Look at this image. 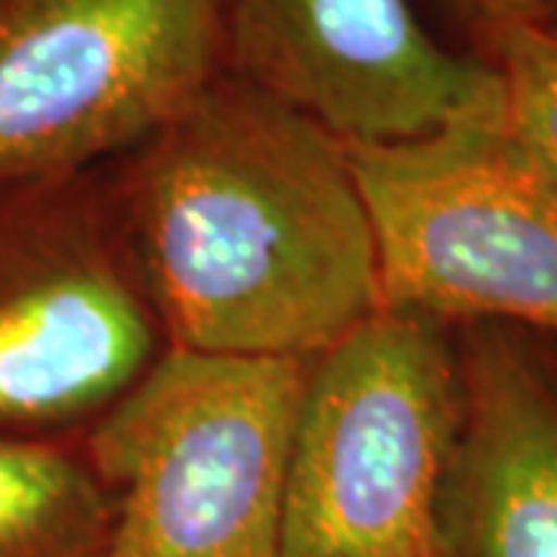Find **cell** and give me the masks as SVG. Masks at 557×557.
<instances>
[{
	"mask_svg": "<svg viewBox=\"0 0 557 557\" xmlns=\"http://www.w3.org/2000/svg\"><path fill=\"white\" fill-rule=\"evenodd\" d=\"M171 347L317 359L381 307L350 143L223 75L109 161Z\"/></svg>",
	"mask_w": 557,
	"mask_h": 557,
	"instance_id": "cell-1",
	"label": "cell"
},
{
	"mask_svg": "<svg viewBox=\"0 0 557 557\" xmlns=\"http://www.w3.org/2000/svg\"><path fill=\"white\" fill-rule=\"evenodd\" d=\"M310 362L171 347L81 437L115 498L106 557H282Z\"/></svg>",
	"mask_w": 557,
	"mask_h": 557,
	"instance_id": "cell-2",
	"label": "cell"
},
{
	"mask_svg": "<svg viewBox=\"0 0 557 557\" xmlns=\"http://www.w3.org/2000/svg\"><path fill=\"white\" fill-rule=\"evenodd\" d=\"M461 424L453 329L379 307L310 362L282 557H449L440 498Z\"/></svg>",
	"mask_w": 557,
	"mask_h": 557,
	"instance_id": "cell-3",
	"label": "cell"
},
{
	"mask_svg": "<svg viewBox=\"0 0 557 557\" xmlns=\"http://www.w3.org/2000/svg\"><path fill=\"white\" fill-rule=\"evenodd\" d=\"M168 350L109 164L0 183V434L84 437Z\"/></svg>",
	"mask_w": 557,
	"mask_h": 557,
	"instance_id": "cell-4",
	"label": "cell"
},
{
	"mask_svg": "<svg viewBox=\"0 0 557 557\" xmlns=\"http://www.w3.org/2000/svg\"><path fill=\"white\" fill-rule=\"evenodd\" d=\"M379 248L381 307L557 338V171L505 112L350 143Z\"/></svg>",
	"mask_w": 557,
	"mask_h": 557,
	"instance_id": "cell-5",
	"label": "cell"
},
{
	"mask_svg": "<svg viewBox=\"0 0 557 557\" xmlns=\"http://www.w3.org/2000/svg\"><path fill=\"white\" fill-rule=\"evenodd\" d=\"M220 72L214 0H0V183L115 161Z\"/></svg>",
	"mask_w": 557,
	"mask_h": 557,
	"instance_id": "cell-6",
	"label": "cell"
},
{
	"mask_svg": "<svg viewBox=\"0 0 557 557\" xmlns=\"http://www.w3.org/2000/svg\"><path fill=\"white\" fill-rule=\"evenodd\" d=\"M220 69L347 143L505 112L502 81L428 32L416 0H214Z\"/></svg>",
	"mask_w": 557,
	"mask_h": 557,
	"instance_id": "cell-7",
	"label": "cell"
},
{
	"mask_svg": "<svg viewBox=\"0 0 557 557\" xmlns=\"http://www.w3.org/2000/svg\"><path fill=\"white\" fill-rule=\"evenodd\" d=\"M461 424L440 498L449 557H557V338L453 329Z\"/></svg>",
	"mask_w": 557,
	"mask_h": 557,
	"instance_id": "cell-8",
	"label": "cell"
},
{
	"mask_svg": "<svg viewBox=\"0 0 557 557\" xmlns=\"http://www.w3.org/2000/svg\"><path fill=\"white\" fill-rule=\"evenodd\" d=\"M112 520L81 437L0 434V557H106Z\"/></svg>",
	"mask_w": 557,
	"mask_h": 557,
	"instance_id": "cell-9",
	"label": "cell"
},
{
	"mask_svg": "<svg viewBox=\"0 0 557 557\" xmlns=\"http://www.w3.org/2000/svg\"><path fill=\"white\" fill-rule=\"evenodd\" d=\"M490 69L502 81L508 127L557 171V35L518 25L498 38Z\"/></svg>",
	"mask_w": 557,
	"mask_h": 557,
	"instance_id": "cell-10",
	"label": "cell"
},
{
	"mask_svg": "<svg viewBox=\"0 0 557 557\" xmlns=\"http://www.w3.org/2000/svg\"><path fill=\"white\" fill-rule=\"evenodd\" d=\"M453 32V47L486 62L498 38L518 25H539V0H431Z\"/></svg>",
	"mask_w": 557,
	"mask_h": 557,
	"instance_id": "cell-11",
	"label": "cell"
},
{
	"mask_svg": "<svg viewBox=\"0 0 557 557\" xmlns=\"http://www.w3.org/2000/svg\"><path fill=\"white\" fill-rule=\"evenodd\" d=\"M539 25L557 35V0H539Z\"/></svg>",
	"mask_w": 557,
	"mask_h": 557,
	"instance_id": "cell-12",
	"label": "cell"
}]
</instances>
